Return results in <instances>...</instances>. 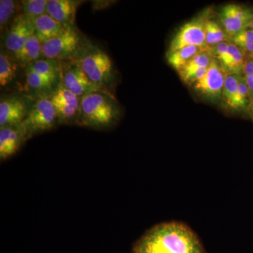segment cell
I'll return each instance as SVG.
<instances>
[{
  "label": "cell",
  "mask_w": 253,
  "mask_h": 253,
  "mask_svg": "<svg viewBox=\"0 0 253 253\" xmlns=\"http://www.w3.org/2000/svg\"><path fill=\"white\" fill-rule=\"evenodd\" d=\"M131 253H208L199 236L187 224L160 223L146 231L133 245Z\"/></svg>",
  "instance_id": "cell-1"
},
{
  "label": "cell",
  "mask_w": 253,
  "mask_h": 253,
  "mask_svg": "<svg viewBox=\"0 0 253 253\" xmlns=\"http://www.w3.org/2000/svg\"><path fill=\"white\" fill-rule=\"evenodd\" d=\"M121 116V108L111 92L94 91L81 98L76 125L94 129H106L115 126Z\"/></svg>",
  "instance_id": "cell-2"
},
{
  "label": "cell",
  "mask_w": 253,
  "mask_h": 253,
  "mask_svg": "<svg viewBox=\"0 0 253 253\" xmlns=\"http://www.w3.org/2000/svg\"><path fill=\"white\" fill-rule=\"evenodd\" d=\"M73 60L92 83L111 92L116 83V72L106 51L88 41Z\"/></svg>",
  "instance_id": "cell-3"
},
{
  "label": "cell",
  "mask_w": 253,
  "mask_h": 253,
  "mask_svg": "<svg viewBox=\"0 0 253 253\" xmlns=\"http://www.w3.org/2000/svg\"><path fill=\"white\" fill-rule=\"evenodd\" d=\"M87 42L76 26H69L61 36L42 44V57L61 62L73 59Z\"/></svg>",
  "instance_id": "cell-4"
},
{
  "label": "cell",
  "mask_w": 253,
  "mask_h": 253,
  "mask_svg": "<svg viewBox=\"0 0 253 253\" xmlns=\"http://www.w3.org/2000/svg\"><path fill=\"white\" fill-rule=\"evenodd\" d=\"M59 124L57 114L49 97L43 96L31 104L26 119L19 126L28 139L54 129Z\"/></svg>",
  "instance_id": "cell-5"
},
{
  "label": "cell",
  "mask_w": 253,
  "mask_h": 253,
  "mask_svg": "<svg viewBox=\"0 0 253 253\" xmlns=\"http://www.w3.org/2000/svg\"><path fill=\"white\" fill-rule=\"evenodd\" d=\"M61 78L63 85L80 99L94 91H108L92 83L73 59L61 61Z\"/></svg>",
  "instance_id": "cell-6"
},
{
  "label": "cell",
  "mask_w": 253,
  "mask_h": 253,
  "mask_svg": "<svg viewBox=\"0 0 253 253\" xmlns=\"http://www.w3.org/2000/svg\"><path fill=\"white\" fill-rule=\"evenodd\" d=\"M49 99L56 110L59 124H76L81 106L80 98L68 90L61 82Z\"/></svg>",
  "instance_id": "cell-7"
},
{
  "label": "cell",
  "mask_w": 253,
  "mask_h": 253,
  "mask_svg": "<svg viewBox=\"0 0 253 253\" xmlns=\"http://www.w3.org/2000/svg\"><path fill=\"white\" fill-rule=\"evenodd\" d=\"M253 19V9L244 5L226 4L219 12V20L223 29L230 40L238 33L249 28Z\"/></svg>",
  "instance_id": "cell-8"
},
{
  "label": "cell",
  "mask_w": 253,
  "mask_h": 253,
  "mask_svg": "<svg viewBox=\"0 0 253 253\" xmlns=\"http://www.w3.org/2000/svg\"><path fill=\"white\" fill-rule=\"evenodd\" d=\"M226 76V71L214 57L204 77L194 83V89L211 100L220 99Z\"/></svg>",
  "instance_id": "cell-9"
},
{
  "label": "cell",
  "mask_w": 253,
  "mask_h": 253,
  "mask_svg": "<svg viewBox=\"0 0 253 253\" xmlns=\"http://www.w3.org/2000/svg\"><path fill=\"white\" fill-rule=\"evenodd\" d=\"M31 104L20 95H12L0 101V129L19 126L27 116Z\"/></svg>",
  "instance_id": "cell-10"
},
{
  "label": "cell",
  "mask_w": 253,
  "mask_h": 253,
  "mask_svg": "<svg viewBox=\"0 0 253 253\" xmlns=\"http://www.w3.org/2000/svg\"><path fill=\"white\" fill-rule=\"evenodd\" d=\"M205 23L206 21L198 19L183 25L171 41L168 51H175L186 46L208 47L206 43Z\"/></svg>",
  "instance_id": "cell-11"
},
{
  "label": "cell",
  "mask_w": 253,
  "mask_h": 253,
  "mask_svg": "<svg viewBox=\"0 0 253 253\" xmlns=\"http://www.w3.org/2000/svg\"><path fill=\"white\" fill-rule=\"evenodd\" d=\"M35 34L33 18L22 13L18 15L4 36V49L15 54Z\"/></svg>",
  "instance_id": "cell-12"
},
{
  "label": "cell",
  "mask_w": 253,
  "mask_h": 253,
  "mask_svg": "<svg viewBox=\"0 0 253 253\" xmlns=\"http://www.w3.org/2000/svg\"><path fill=\"white\" fill-rule=\"evenodd\" d=\"M82 3L78 0H49L46 14L65 27L75 26L76 13Z\"/></svg>",
  "instance_id": "cell-13"
},
{
  "label": "cell",
  "mask_w": 253,
  "mask_h": 253,
  "mask_svg": "<svg viewBox=\"0 0 253 253\" xmlns=\"http://www.w3.org/2000/svg\"><path fill=\"white\" fill-rule=\"evenodd\" d=\"M28 138L20 126L0 129V159L5 161L21 149Z\"/></svg>",
  "instance_id": "cell-14"
},
{
  "label": "cell",
  "mask_w": 253,
  "mask_h": 253,
  "mask_svg": "<svg viewBox=\"0 0 253 253\" xmlns=\"http://www.w3.org/2000/svg\"><path fill=\"white\" fill-rule=\"evenodd\" d=\"M33 20L35 35L42 44L61 36L68 28L55 21L46 13Z\"/></svg>",
  "instance_id": "cell-15"
},
{
  "label": "cell",
  "mask_w": 253,
  "mask_h": 253,
  "mask_svg": "<svg viewBox=\"0 0 253 253\" xmlns=\"http://www.w3.org/2000/svg\"><path fill=\"white\" fill-rule=\"evenodd\" d=\"M21 65L14 55L7 50L1 49L0 52V86L1 88L9 85L18 76Z\"/></svg>",
  "instance_id": "cell-16"
},
{
  "label": "cell",
  "mask_w": 253,
  "mask_h": 253,
  "mask_svg": "<svg viewBox=\"0 0 253 253\" xmlns=\"http://www.w3.org/2000/svg\"><path fill=\"white\" fill-rule=\"evenodd\" d=\"M13 55L19 64L26 68L31 63L42 59V43L34 34L17 52Z\"/></svg>",
  "instance_id": "cell-17"
},
{
  "label": "cell",
  "mask_w": 253,
  "mask_h": 253,
  "mask_svg": "<svg viewBox=\"0 0 253 253\" xmlns=\"http://www.w3.org/2000/svg\"><path fill=\"white\" fill-rule=\"evenodd\" d=\"M246 61L244 54L239 48L230 42L227 53L219 63L226 73L229 72L228 74L241 75L244 71Z\"/></svg>",
  "instance_id": "cell-18"
},
{
  "label": "cell",
  "mask_w": 253,
  "mask_h": 253,
  "mask_svg": "<svg viewBox=\"0 0 253 253\" xmlns=\"http://www.w3.org/2000/svg\"><path fill=\"white\" fill-rule=\"evenodd\" d=\"M208 47L199 46H186L175 51H168L166 57L168 63L177 72L181 71L189 63L190 60L203 49Z\"/></svg>",
  "instance_id": "cell-19"
},
{
  "label": "cell",
  "mask_w": 253,
  "mask_h": 253,
  "mask_svg": "<svg viewBox=\"0 0 253 253\" xmlns=\"http://www.w3.org/2000/svg\"><path fill=\"white\" fill-rule=\"evenodd\" d=\"M26 76L28 86L37 91L51 93L61 83V82L46 77L27 68H26Z\"/></svg>",
  "instance_id": "cell-20"
},
{
  "label": "cell",
  "mask_w": 253,
  "mask_h": 253,
  "mask_svg": "<svg viewBox=\"0 0 253 253\" xmlns=\"http://www.w3.org/2000/svg\"><path fill=\"white\" fill-rule=\"evenodd\" d=\"M20 7V1L17 2L13 0H1L0 1V29L1 32L6 33V30H9L14 18L18 16L16 15Z\"/></svg>",
  "instance_id": "cell-21"
},
{
  "label": "cell",
  "mask_w": 253,
  "mask_h": 253,
  "mask_svg": "<svg viewBox=\"0 0 253 253\" xmlns=\"http://www.w3.org/2000/svg\"><path fill=\"white\" fill-rule=\"evenodd\" d=\"M244 54L246 60L253 59V30L251 28L238 33L231 39Z\"/></svg>",
  "instance_id": "cell-22"
},
{
  "label": "cell",
  "mask_w": 253,
  "mask_h": 253,
  "mask_svg": "<svg viewBox=\"0 0 253 253\" xmlns=\"http://www.w3.org/2000/svg\"><path fill=\"white\" fill-rule=\"evenodd\" d=\"M205 30L206 43L208 48H214L227 39L228 37L223 28L214 21L211 20L206 21Z\"/></svg>",
  "instance_id": "cell-23"
},
{
  "label": "cell",
  "mask_w": 253,
  "mask_h": 253,
  "mask_svg": "<svg viewBox=\"0 0 253 253\" xmlns=\"http://www.w3.org/2000/svg\"><path fill=\"white\" fill-rule=\"evenodd\" d=\"M239 74H227L223 88L222 98L226 106L234 109L239 89Z\"/></svg>",
  "instance_id": "cell-24"
},
{
  "label": "cell",
  "mask_w": 253,
  "mask_h": 253,
  "mask_svg": "<svg viewBox=\"0 0 253 253\" xmlns=\"http://www.w3.org/2000/svg\"><path fill=\"white\" fill-rule=\"evenodd\" d=\"M49 0H23L20 1L21 13L28 17L35 18L46 14Z\"/></svg>",
  "instance_id": "cell-25"
},
{
  "label": "cell",
  "mask_w": 253,
  "mask_h": 253,
  "mask_svg": "<svg viewBox=\"0 0 253 253\" xmlns=\"http://www.w3.org/2000/svg\"><path fill=\"white\" fill-rule=\"evenodd\" d=\"M251 99L249 88L246 79L242 74L240 75L239 89H238L237 95H236L234 110L242 111V110L249 109L250 104H251Z\"/></svg>",
  "instance_id": "cell-26"
},
{
  "label": "cell",
  "mask_w": 253,
  "mask_h": 253,
  "mask_svg": "<svg viewBox=\"0 0 253 253\" xmlns=\"http://www.w3.org/2000/svg\"><path fill=\"white\" fill-rule=\"evenodd\" d=\"M208 68H191V69H182L179 71L181 81L188 84H194L204 77L207 71Z\"/></svg>",
  "instance_id": "cell-27"
},
{
  "label": "cell",
  "mask_w": 253,
  "mask_h": 253,
  "mask_svg": "<svg viewBox=\"0 0 253 253\" xmlns=\"http://www.w3.org/2000/svg\"><path fill=\"white\" fill-rule=\"evenodd\" d=\"M242 75L249 86L251 99H252L253 97V59L246 60Z\"/></svg>",
  "instance_id": "cell-28"
},
{
  "label": "cell",
  "mask_w": 253,
  "mask_h": 253,
  "mask_svg": "<svg viewBox=\"0 0 253 253\" xmlns=\"http://www.w3.org/2000/svg\"><path fill=\"white\" fill-rule=\"evenodd\" d=\"M249 110L250 113H251V117H252L253 120V97L251 100V104H250Z\"/></svg>",
  "instance_id": "cell-29"
},
{
  "label": "cell",
  "mask_w": 253,
  "mask_h": 253,
  "mask_svg": "<svg viewBox=\"0 0 253 253\" xmlns=\"http://www.w3.org/2000/svg\"><path fill=\"white\" fill-rule=\"evenodd\" d=\"M249 28L253 30V19L252 20V21H251V24H250Z\"/></svg>",
  "instance_id": "cell-30"
}]
</instances>
